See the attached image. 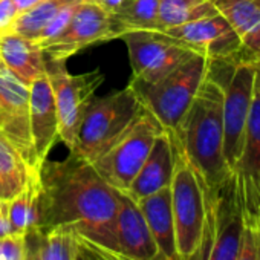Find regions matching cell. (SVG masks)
I'll list each match as a JSON object with an SVG mask.
<instances>
[{
    "label": "cell",
    "mask_w": 260,
    "mask_h": 260,
    "mask_svg": "<svg viewBox=\"0 0 260 260\" xmlns=\"http://www.w3.org/2000/svg\"><path fill=\"white\" fill-rule=\"evenodd\" d=\"M164 32L211 61L239 63L251 60L236 31L220 13L170 28Z\"/></svg>",
    "instance_id": "cell-10"
},
{
    "label": "cell",
    "mask_w": 260,
    "mask_h": 260,
    "mask_svg": "<svg viewBox=\"0 0 260 260\" xmlns=\"http://www.w3.org/2000/svg\"><path fill=\"white\" fill-rule=\"evenodd\" d=\"M0 260H26V234L11 233L0 237Z\"/></svg>",
    "instance_id": "cell-27"
},
{
    "label": "cell",
    "mask_w": 260,
    "mask_h": 260,
    "mask_svg": "<svg viewBox=\"0 0 260 260\" xmlns=\"http://www.w3.org/2000/svg\"><path fill=\"white\" fill-rule=\"evenodd\" d=\"M78 5H80V4H78ZM75 8H77V5H68V7H64V8H63V10L49 22V25L45 28V31L42 32L39 42L51 40V39L60 36V34L64 31V28L69 25V22H71V19H72V16H74V13H75Z\"/></svg>",
    "instance_id": "cell-28"
},
{
    "label": "cell",
    "mask_w": 260,
    "mask_h": 260,
    "mask_svg": "<svg viewBox=\"0 0 260 260\" xmlns=\"http://www.w3.org/2000/svg\"><path fill=\"white\" fill-rule=\"evenodd\" d=\"M40 234L42 260H74L78 242L74 234L63 230H51Z\"/></svg>",
    "instance_id": "cell-26"
},
{
    "label": "cell",
    "mask_w": 260,
    "mask_h": 260,
    "mask_svg": "<svg viewBox=\"0 0 260 260\" xmlns=\"http://www.w3.org/2000/svg\"><path fill=\"white\" fill-rule=\"evenodd\" d=\"M74 260H96L95 257H92L89 252H86L80 245H78V251H77V254H75V258Z\"/></svg>",
    "instance_id": "cell-33"
},
{
    "label": "cell",
    "mask_w": 260,
    "mask_h": 260,
    "mask_svg": "<svg viewBox=\"0 0 260 260\" xmlns=\"http://www.w3.org/2000/svg\"><path fill=\"white\" fill-rule=\"evenodd\" d=\"M228 68V78L225 81L219 78L223 86V156L230 170L236 172L243 150L245 128L254 96L255 63L242 60L231 63Z\"/></svg>",
    "instance_id": "cell-8"
},
{
    "label": "cell",
    "mask_w": 260,
    "mask_h": 260,
    "mask_svg": "<svg viewBox=\"0 0 260 260\" xmlns=\"http://www.w3.org/2000/svg\"><path fill=\"white\" fill-rule=\"evenodd\" d=\"M240 39L248 57L260 60V2L258 0H213Z\"/></svg>",
    "instance_id": "cell-19"
},
{
    "label": "cell",
    "mask_w": 260,
    "mask_h": 260,
    "mask_svg": "<svg viewBox=\"0 0 260 260\" xmlns=\"http://www.w3.org/2000/svg\"><path fill=\"white\" fill-rule=\"evenodd\" d=\"M0 60L25 86H31L46 74V60L39 42L14 31L0 34Z\"/></svg>",
    "instance_id": "cell-17"
},
{
    "label": "cell",
    "mask_w": 260,
    "mask_h": 260,
    "mask_svg": "<svg viewBox=\"0 0 260 260\" xmlns=\"http://www.w3.org/2000/svg\"><path fill=\"white\" fill-rule=\"evenodd\" d=\"M118 254L128 260H162L149 225L137 204L125 191L118 190L116 211Z\"/></svg>",
    "instance_id": "cell-14"
},
{
    "label": "cell",
    "mask_w": 260,
    "mask_h": 260,
    "mask_svg": "<svg viewBox=\"0 0 260 260\" xmlns=\"http://www.w3.org/2000/svg\"><path fill=\"white\" fill-rule=\"evenodd\" d=\"M84 2L92 4V5H96L101 10L107 11L109 14H113L119 8V5L124 2V0H84Z\"/></svg>",
    "instance_id": "cell-30"
},
{
    "label": "cell",
    "mask_w": 260,
    "mask_h": 260,
    "mask_svg": "<svg viewBox=\"0 0 260 260\" xmlns=\"http://www.w3.org/2000/svg\"><path fill=\"white\" fill-rule=\"evenodd\" d=\"M254 63H255V83L260 89V60H257Z\"/></svg>",
    "instance_id": "cell-34"
},
{
    "label": "cell",
    "mask_w": 260,
    "mask_h": 260,
    "mask_svg": "<svg viewBox=\"0 0 260 260\" xmlns=\"http://www.w3.org/2000/svg\"><path fill=\"white\" fill-rule=\"evenodd\" d=\"M7 202H8V201H2V199H0V213L7 211Z\"/></svg>",
    "instance_id": "cell-35"
},
{
    "label": "cell",
    "mask_w": 260,
    "mask_h": 260,
    "mask_svg": "<svg viewBox=\"0 0 260 260\" xmlns=\"http://www.w3.org/2000/svg\"><path fill=\"white\" fill-rule=\"evenodd\" d=\"M217 13L213 0H159L158 28L167 31Z\"/></svg>",
    "instance_id": "cell-23"
},
{
    "label": "cell",
    "mask_w": 260,
    "mask_h": 260,
    "mask_svg": "<svg viewBox=\"0 0 260 260\" xmlns=\"http://www.w3.org/2000/svg\"><path fill=\"white\" fill-rule=\"evenodd\" d=\"M243 233L239 176L233 172L216 193L207 260H236Z\"/></svg>",
    "instance_id": "cell-13"
},
{
    "label": "cell",
    "mask_w": 260,
    "mask_h": 260,
    "mask_svg": "<svg viewBox=\"0 0 260 260\" xmlns=\"http://www.w3.org/2000/svg\"><path fill=\"white\" fill-rule=\"evenodd\" d=\"M169 134L175 149V169L170 191L178 258L207 260L214 202L207 201L202 181L187 161L175 135L172 132Z\"/></svg>",
    "instance_id": "cell-3"
},
{
    "label": "cell",
    "mask_w": 260,
    "mask_h": 260,
    "mask_svg": "<svg viewBox=\"0 0 260 260\" xmlns=\"http://www.w3.org/2000/svg\"><path fill=\"white\" fill-rule=\"evenodd\" d=\"M46 60V77L54 92L58 113V140H61L69 152L77 143V137L86 110L95 98L96 89L104 83L100 69L86 74L72 75L64 60Z\"/></svg>",
    "instance_id": "cell-7"
},
{
    "label": "cell",
    "mask_w": 260,
    "mask_h": 260,
    "mask_svg": "<svg viewBox=\"0 0 260 260\" xmlns=\"http://www.w3.org/2000/svg\"><path fill=\"white\" fill-rule=\"evenodd\" d=\"M84 0H42L31 10L19 14L13 25V31L39 42L42 32L49 25V22L68 5H78Z\"/></svg>",
    "instance_id": "cell-24"
},
{
    "label": "cell",
    "mask_w": 260,
    "mask_h": 260,
    "mask_svg": "<svg viewBox=\"0 0 260 260\" xmlns=\"http://www.w3.org/2000/svg\"><path fill=\"white\" fill-rule=\"evenodd\" d=\"M158 11L159 0H124L119 8L110 14L118 39L127 31H159Z\"/></svg>",
    "instance_id": "cell-21"
},
{
    "label": "cell",
    "mask_w": 260,
    "mask_h": 260,
    "mask_svg": "<svg viewBox=\"0 0 260 260\" xmlns=\"http://www.w3.org/2000/svg\"><path fill=\"white\" fill-rule=\"evenodd\" d=\"M19 14L14 0H0V34L13 31V25Z\"/></svg>",
    "instance_id": "cell-29"
},
{
    "label": "cell",
    "mask_w": 260,
    "mask_h": 260,
    "mask_svg": "<svg viewBox=\"0 0 260 260\" xmlns=\"http://www.w3.org/2000/svg\"><path fill=\"white\" fill-rule=\"evenodd\" d=\"M172 134L202 181L207 199L213 201L233 172L223 156V86L211 66L191 106Z\"/></svg>",
    "instance_id": "cell-2"
},
{
    "label": "cell",
    "mask_w": 260,
    "mask_h": 260,
    "mask_svg": "<svg viewBox=\"0 0 260 260\" xmlns=\"http://www.w3.org/2000/svg\"><path fill=\"white\" fill-rule=\"evenodd\" d=\"M5 66H4V63H2V60H0V69H4Z\"/></svg>",
    "instance_id": "cell-36"
},
{
    "label": "cell",
    "mask_w": 260,
    "mask_h": 260,
    "mask_svg": "<svg viewBox=\"0 0 260 260\" xmlns=\"http://www.w3.org/2000/svg\"><path fill=\"white\" fill-rule=\"evenodd\" d=\"M164 130L158 118L143 104L132 124L92 162L93 169L110 187L125 191L147 159L156 137Z\"/></svg>",
    "instance_id": "cell-6"
},
{
    "label": "cell",
    "mask_w": 260,
    "mask_h": 260,
    "mask_svg": "<svg viewBox=\"0 0 260 260\" xmlns=\"http://www.w3.org/2000/svg\"><path fill=\"white\" fill-rule=\"evenodd\" d=\"M0 130L17 149L28 169L42 167L37 162L31 135L29 87L7 68L0 69Z\"/></svg>",
    "instance_id": "cell-11"
},
{
    "label": "cell",
    "mask_w": 260,
    "mask_h": 260,
    "mask_svg": "<svg viewBox=\"0 0 260 260\" xmlns=\"http://www.w3.org/2000/svg\"><path fill=\"white\" fill-rule=\"evenodd\" d=\"M258 2H260V0H258Z\"/></svg>",
    "instance_id": "cell-37"
},
{
    "label": "cell",
    "mask_w": 260,
    "mask_h": 260,
    "mask_svg": "<svg viewBox=\"0 0 260 260\" xmlns=\"http://www.w3.org/2000/svg\"><path fill=\"white\" fill-rule=\"evenodd\" d=\"M141 106L143 101L132 84L93 98L83 118L77 143L69 153L92 164L132 124Z\"/></svg>",
    "instance_id": "cell-4"
},
{
    "label": "cell",
    "mask_w": 260,
    "mask_h": 260,
    "mask_svg": "<svg viewBox=\"0 0 260 260\" xmlns=\"http://www.w3.org/2000/svg\"><path fill=\"white\" fill-rule=\"evenodd\" d=\"M119 39L128 51L132 81L146 84L156 83L196 54L164 31H127Z\"/></svg>",
    "instance_id": "cell-9"
},
{
    "label": "cell",
    "mask_w": 260,
    "mask_h": 260,
    "mask_svg": "<svg viewBox=\"0 0 260 260\" xmlns=\"http://www.w3.org/2000/svg\"><path fill=\"white\" fill-rule=\"evenodd\" d=\"M40 211V169L28 173L25 188L7 202V216L14 233L26 234L37 228Z\"/></svg>",
    "instance_id": "cell-20"
},
{
    "label": "cell",
    "mask_w": 260,
    "mask_h": 260,
    "mask_svg": "<svg viewBox=\"0 0 260 260\" xmlns=\"http://www.w3.org/2000/svg\"><path fill=\"white\" fill-rule=\"evenodd\" d=\"M236 172L243 175L260 173V89L257 83L254 87L252 104L246 121L243 150Z\"/></svg>",
    "instance_id": "cell-25"
},
{
    "label": "cell",
    "mask_w": 260,
    "mask_h": 260,
    "mask_svg": "<svg viewBox=\"0 0 260 260\" xmlns=\"http://www.w3.org/2000/svg\"><path fill=\"white\" fill-rule=\"evenodd\" d=\"M31 135L37 162L42 166L58 140V113L46 74L29 86Z\"/></svg>",
    "instance_id": "cell-15"
},
{
    "label": "cell",
    "mask_w": 260,
    "mask_h": 260,
    "mask_svg": "<svg viewBox=\"0 0 260 260\" xmlns=\"http://www.w3.org/2000/svg\"><path fill=\"white\" fill-rule=\"evenodd\" d=\"M29 169L17 149L0 130V199L11 201L26 185Z\"/></svg>",
    "instance_id": "cell-22"
},
{
    "label": "cell",
    "mask_w": 260,
    "mask_h": 260,
    "mask_svg": "<svg viewBox=\"0 0 260 260\" xmlns=\"http://www.w3.org/2000/svg\"><path fill=\"white\" fill-rule=\"evenodd\" d=\"M39 2H42V0H14V4L19 10V13H25L28 10H31L32 7H36Z\"/></svg>",
    "instance_id": "cell-32"
},
{
    "label": "cell",
    "mask_w": 260,
    "mask_h": 260,
    "mask_svg": "<svg viewBox=\"0 0 260 260\" xmlns=\"http://www.w3.org/2000/svg\"><path fill=\"white\" fill-rule=\"evenodd\" d=\"M116 211L118 190L86 159L69 153L63 161L42 164L39 233L63 230L84 248L118 254Z\"/></svg>",
    "instance_id": "cell-1"
},
{
    "label": "cell",
    "mask_w": 260,
    "mask_h": 260,
    "mask_svg": "<svg viewBox=\"0 0 260 260\" xmlns=\"http://www.w3.org/2000/svg\"><path fill=\"white\" fill-rule=\"evenodd\" d=\"M175 169V149L167 130L156 137L152 150L140 169L138 175L125 190L134 201L153 194L166 187H170Z\"/></svg>",
    "instance_id": "cell-16"
},
{
    "label": "cell",
    "mask_w": 260,
    "mask_h": 260,
    "mask_svg": "<svg viewBox=\"0 0 260 260\" xmlns=\"http://www.w3.org/2000/svg\"><path fill=\"white\" fill-rule=\"evenodd\" d=\"M137 204L149 225L162 260H179L176 251L170 187L141 198L137 201Z\"/></svg>",
    "instance_id": "cell-18"
},
{
    "label": "cell",
    "mask_w": 260,
    "mask_h": 260,
    "mask_svg": "<svg viewBox=\"0 0 260 260\" xmlns=\"http://www.w3.org/2000/svg\"><path fill=\"white\" fill-rule=\"evenodd\" d=\"M14 233L13 228H11V223L8 220V216H7V211L4 213H0V237H4V236H8Z\"/></svg>",
    "instance_id": "cell-31"
},
{
    "label": "cell",
    "mask_w": 260,
    "mask_h": 260,
    "mask_svg": "<svg viewBox=\"0 0 260 260\" xmlns=\"http://www.w3.org/2000/svg\"><path fill=\"white\" fill-rule=\"evenodd\" d=\"M210 63L211 60L194 54L156 83L132 81L130 84L162 127L175 132L205 80Z\"/></svg>",
    "instance_id": "cell-5"
},
{
    "label": "cell",
    "mask_w": 260,
    "mask_h": 260,
    "mask_svg": "<svg viewBox=\"0 0 260 260\" xmlns=\"http://www.w3.org/2000/svg\"><path fill=\"white\" fill-rule=\"evenodd\" d=\"M118 39L110 14L96 5L81 2L64 28V31L51 39L39 42L45 55L54 60H68L86 46Z\"/></svg>",
    "instance_id": "cell-12"
}]
</instances>
